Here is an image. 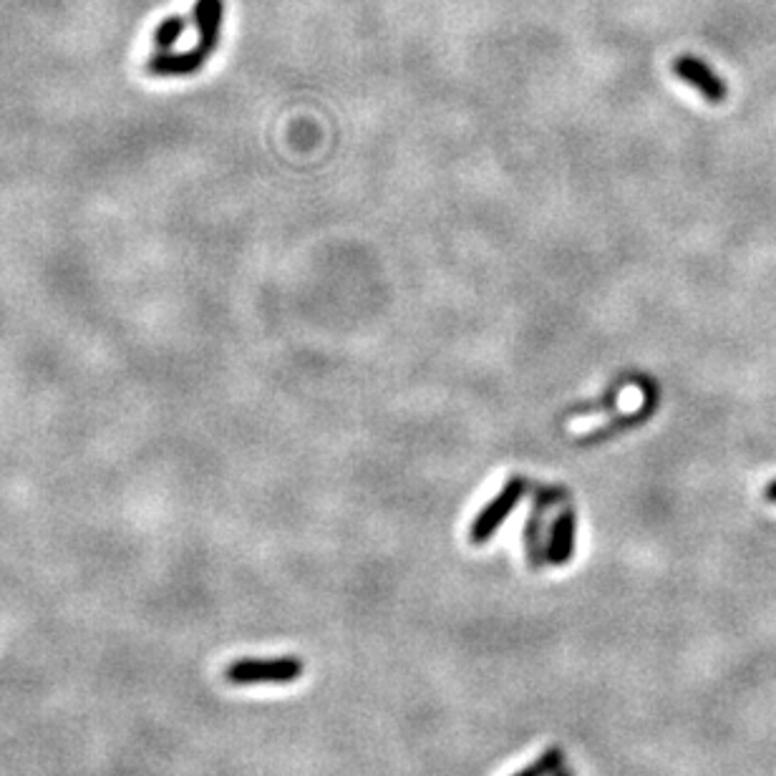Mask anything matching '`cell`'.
Wrapping results in <instances>:
<instances>
[{"label": "cell", "mask_w": 776, "mask_h": 776, "mask_svg": "<svg viewBox=\"0 0 776 776\" xmlns=\"http://www.w3.org/2000/svg\"><path fill=\"white\" fill-rule=\"evenodd\" d=\"M305 671L298 656L280 658H240L230 663L225 681L232 686H255V683H295Z\"/></svg>", "instance_id": "6da1fadb"}, {"label": "cell", "mask_w": 776, "mask_h": 776, "mask_svg": "<svg viewBox=\"0 0 776 776\" xmlns=\"http://www.w3.org/2000/svg\"><path fill=\"white\" fill-rule=\"evenodd\" d=\"M525 489H527V482L522 477L509 479V482L502 487V492H499L494 499H489V502L479 509L477 517L472 520V525H469V542L477 547L487 545V542L497 535L499 527L504 525V520H507L509 514L517 509V504L522 502Z\"/></svg>", "instance_id": "7a4b0ae2"}, {"label": "cell", "mask_w": 776, "mask_h": 776, "mask_svg": "<svg viewBox=\"0 0 776 776\" xmlns=\"http://www.w3.org/2000/svg\"><path fill=\"white\" fill-rule=\"evenodd\" d=\"M673 71H676L678 79L686 81L691 89H696L708 104H721V101L729 96V89H726L724 79H721V76L716 74L706 61H701V58L696 56L676 58Z\"/></svg>", "instance_id": "3957f363"}, {"label": "cell", "mask_w": 776, "mask_h": 776, "mask_svg": "<svg viewBox=\"0 0 776 776\" xmlns=\"http://www.w3.org/2000/svg\"><path fill=\"white\" fill-rule=\"evenodd\" d=\"M575 545H577V514L575 509H562L555 517L550 527V535H547V547L545 555L547 562L552 567H565L567 562L575 557Z\"/></svg>", "instance_id": "277c9868"}, {"label": "cell", "mask_w": 776, "mask_h": 776, "mask_svg": "<svg viewBox=\"0 0 776 776\" xmlns=\"http://www.w3.org/2000/svg\"><path fill=\"white\" fill-rule=\"evenodd\" d=\"M207 53L194 46L189 51H157L147 61V74L159 76V79H172V76H189L205 66Z\"/></svg>", "instance_id": "5b68a950"}, {"label": "cell", "mask_w": 776, "mask_h": 776, "mask_svg": "<svg viewBox=\"0 0 776 776\" xmlns=\"http://www.w3.org/2000/svg\"><path fill=\"white\" fill-rule=\"evenodd\" d=\"M222 16H225V0H197L194 3V26L200 33L197 48L207 56L217 51L222 33Z\"/></svg>", "instance_id": "8992f818"}, {"label": "cell", "mask_w": 776, "mask_h": 776, "mask_svg": "<svg viewBox=\"0 0 776 776\" xmlns=\"http://www.w3.org/2000/svg\"><path fill=\"white\" fill-rule=\"evenodd\" d=\"M565 766V749H562V746H547L532 764H527L525 769H520L512 776H555L557 771L565 769Z\"/></svg>", "instance_id": "52a82bcc"}, {"label": "cell", "mask_w": 776, "mask_h": 776, "mask_svg": "<svg viewBox=\"0 0 776 776\" xmlns=\"http://www.w3.org/2000/svg\"><path fill=\"white\" fill-rule=\"evenodd\" d=\"M545 547L547 542H542L540 512L530 514V520H527V527H525V550H527V562H530L532 570H540V567L547 562Z\"/></svg>", "instance_id": "ba28073f"}, {"label": "cell", "mask_w": 776, "mask_h": 776, "mask_svg": "<svg viewBox=\"0 0 776 776\" xmlns=\"http://www.w3.org/2000/svg\"><path fill=\"white\" fill-rule=\"evenodd\" d=\"M187 31V18L184 16H169L154 28V46L157 51H172L174 43L184 36Z\"/></svg>", "instance_id": "9c48e42d"}, {"label": "cell", "mask_w": 776, "mask_h": 776, "mask_svg": "<svg viewBox=\"0 0 776 776\" xmlns=\"http://www.w3.org/2000/svg\"><path fill=\"white\" fill-rule=\"evenodd\" d=\"M764 499L766 502L776 504V479H771V482L764 487Z\"/></svg>", "instance_id": "30bf717a"}, {"label": "cell", "mask_w": 776, "mask_h": 776, "mask_svg": "<svg viewBox=\"0 0 776 776\" xmlns=\"http://www.w3.org/2000/svg\"><path fill=\"white\" fill-rule=\"evenodd\" d=\"M555 776H577V774H575V769H570V766H565V769L557 771Z\"/></svg>", "instance_id": "8fae6325"}]
</instances>
